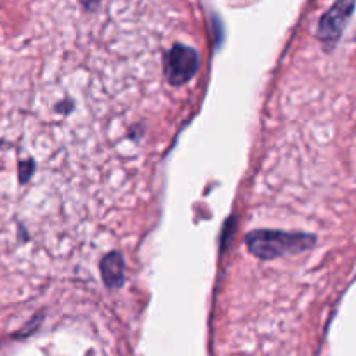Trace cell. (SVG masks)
<instances>
[{"label": "cell", "instance_id": "cell-1", "mask_svg": "<svg viewBox=\"0 0 356 356\" xmlns=\"http://www.w3.org/2000/svg\"><path fill=\"white\" fill-rule=\"evenodd\" d=\"M315 245V236L302 233L259 229L247 235V247L259 259H277L287 254H298Z\"/></svg>", "mask_w": 356, "mask_h": 356}, {"label": "cell", "instance_id": "cell-2", "mask_svg": "<svg viewBox=\"0 0 356 356\" xmlns=\"http://www.w3.org/2000/svg\"><path fill=\"white\" fill-rule=\"evenodd\" d=\"M198 70V54L188 45H174L165 58V75L170 83H186Z\"/></svg>", "mask_w": 356, "mask_h": 356}, {"label": "cell", "instance_id": "cell-3", "mask_svg": "<svg viewBox=\"0 0 356 356\" xmlns=\"http://www.w3.org/2000/svg\"><path fill=\"white\" fill-rule=\"evenodd\" d=\"M353 9L355 2H337L323 14L318 23V38L323 44L334 45L339 40Z\"/></svg>", "mask_w": 356, "mask_h": 356}, {"label": "cell", "instance_id": "cell-4", "mask_svg": "<svg viewBox=\"0 0 356 356\" xmlns=\"http://www.w3.org/2000/svg\"><path fill=\"white\" fill-rule=\"evenodd\" d=\"M101 275L104 284L111 289H117L124 284V259L118 252L108 254L101 263Z\"/></svg>", "mask_w": 356, "mask_h": 356}]
</instances>
